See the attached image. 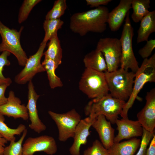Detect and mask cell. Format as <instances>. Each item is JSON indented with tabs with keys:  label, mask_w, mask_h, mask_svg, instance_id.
Wrapping results in <instances>:
<instances>
[{
	"label": "cell",
	"mask_w": 155,
	"mask_h": 155,
	"mask_svg": "<svg viewBox=\"0 0 155 155\" xmlns=\"http://www.w3.org/2000/svg\"><path fill=\"white\" fill-rule=\"evenodd\" d=\"M130 12L127 13L125 23L119 39L121 42L122 55L121 68L126 71L130 69L135 73L139 69L138 63L135 57L132 46L133 28L129 17Z\"/></svg>",
	"instance_id": "cell-7"
},
{
	"label": "cell",
	"mask_w": 155,
	"mask_h": 155,
	"mask_svg": "<svg viewBox=\"0 0 155 155\" xmlns=\"http://www.w3.org/2000/svg\"><path fill=\"white\" fill-rule=\"evenodd\" d=\"M150 3V0H132L131 8L133 12L131 18L133 22H139L149 13Z\"/></svg>",
	"instance_id": "cell-24"
},
{
	"label": "cell",
	"mask_w": 155,
	"mask_h": 155,
	"mask_svg": "<svg viewBox=\"0 0 155 155\" xmlns=\"http://www.w3.org/2000/svg\"><path fill=\"white\" fill-rule=\"evenodd\" d=\"M27 133L26 129L18 141L16 142V140L10 141L9 145L5 147L3 155H23L22 143Z\"/></svg>",
	"instance_id": "cell-27"
},
{
	"label": "cell",
	"mask_w": 155,
	"mask_h": 155,
	"mask_svg": "<svg viewBox=\"0 0 155 155\" xmlns=\"http://www.w3.org/2000/svg\"><path fill=\"white\" fill-rule=\"evenodd\" d=\"M125 103L126 102L115 98L108 93L89 101L84 108V113L86 116L93 119L103 115L111 123L114 124Z\"/></svg>",
	"instance_id": "cell-2"
},
{
	"label": "cell",
	"mask_w": 155,
	"mask_h": 155,
	"mask_svg": "<svg viewBox=\"0 0 155 155\" xmlns=\"http://www.w3.org/2000/svg\"><path fill=\"white\" fill-rule=\"evenodd\" d=\"M28 101L26 107L30 121L29 127L35 132L40 133L46 129V125L39 117L37 108V102L40 95L36 92L32 81L28 82Z\"/></svg>",
	"instance_id": "cell-13"
},
{
	"label": "cell",
	"mask_w": 155,
	"mask_h": 155,
	"mask_svg": "<svg viewBox=\"0 0 155 155\" xmlns=\"http://www.w3.org/2000/svg\"><path fill=\"white\" fill-rule=\"evenodd\" d=\"M47 44L48 48L44 53L45 58L50 59L55 63L56 67L61 63L62 57V49L60 41L57 34L49 40Z\"/></svg>",
	"instance_id": "cell-22"
},
{
	"label": "cell",
	"mask_w": 155,
	"mask_h": 155,
	"mask_svg": "<svg viewBox=\"0 0 155 155\" xmlns=\"http://www.w3.org/2000/svg\"><path fill=\"white\" fill-rule=\"evenodd\" d=\"M65 0H57L54 2L53 6L46 14L45 19H57L64 13L67 8Z\"/></svg>",
	"instance_id": "cell-28"
},
{
	"label": "cell",
	"mask_w": 155,
	"mask_h": 155,
	"mask_svg": "<svg viewBox=\"0 0 155 155\" xmlns=\"http://www.w3.org/2000/svg\"><path fill=\"white\" fill-rule=\"evenodd\" d=\"M83 155H108V150L103 146L100 141L95 140L92 146L85 149Z\"/></svg>",
	"instance_id": "cell-31"
},
{
	"label": "cell",
	"mask_w": 155,
	"mask_h": 155,
	"mask_svg": "<svg viewBox=\"0 0 155 155\" xmlns=\"http://www.w3.org/2000/svg\"><path fill=\"white\" fill-rule=\"evenodd\" d=\"M86 2L87 5H89L91 7L96 8L103 5H106L112 0H86Z\"/></svg>",
	"instance_id": "cell-34"
},
{
	"label": "cell",
	"mask_w": 155,
	"mask_h": 155,
	"mask_svg": "<svg viewBox=\"0 0 155 155\" xmlns=\"http://www.w3.org/2000/svg\"><path fill=\"white\" fill-rule=\"evenodd\" d=\"M140 22L137 31V43L147 41L150 34L155 32V11H150Z\"/></svg>",
	"instance_id": "cell-20"
},
{
	"label": "cell",
	"mask_w": 155,
	"mask_h": 155,
	"mask_svg": "<svg viewBox=\"0 0 155 155\" xmlns=\"http://www.w3.org/2000/svg\"><path fill=\"white\" fill-rule=\"evenodd\" d=\"M104 73L110 94L125 102L128 100L132 92L135 73L121 68Z\"/></svg>",
	"instance_id": "cell-3"
},
{
	"label": "cell",
	"mask_w": 155,
	"mask_h": 155,
	"mask_svg": "<svg viewBox=\"0 0 155 155\" xmlns=\"http://www.w3.org/2000/svg\"><path fill=\"white\" fill-rule=\"evenodd\" d=\"M7 141L0 134V155H3L5 144Z\"/></svg>",
	"instance_id": "cell-37"
},
{
	"label": "cell",
	"mask_w": 155,
	"mask_h": 155,
	"mask_svg": "<svg viewBox=\"0 0 155 155\" xmlns=\"http://www.w3.org/2000/svg\"><path fill=\"white\" fill-rule=\"evenodd\" d=\"M115 123L118 133L115 137L114 143L120 142L125 139H129L142 136L143 128L138 121H133L128 118L117 119Z\"/></svg>",
	"instance_id": "cell-15"
},
{
	"label": "cell",
	"mask_w": 155,
	"mask_h": 155,
	"mask_svg": "<svg viewBox=\"0 0 155 155\" xmlns=\"http://www.w3.org/2000/svg\"><path fill=\"white\" fill-rule=\"evenodd\" d=\"M150 143L149 146L146 150V155H155V134Z\"/></svg>",
	"instance_id": "cell-36"
},
{
	"label": "cell",
	"mask_w": 155,
	"mask_h": 155,
	"mask_svg": "<svg viewBox=\"0 0 155 155\" xmlns=\"http://www.w3.org/2000/svg\"><path fill=\"white\" fill-rule=\"evenodd\" d=\"M10 54V52L5 51L2 52L0 55V85L7 84L10 85L12 83L11 79L5 77L3 73L4 67L10 65V62L8 59Z\"/></svg>",
	"instance_id": "cell-30"
},
{
	"label": "cell",
	"mask_w": 155,
	"mask_h": 155,
	"mask_svg": "<svg viewBox=\"0 0 155 155\" xmlns=\"http://www.w3.org/2000/svg\"><path fill=\"white\" fill-rule=\"evenodd\" d=\"M42 64L46 72L51 88L53 89L62 87L63 84L61 79L55 74V71L57 68L55 62L50 59L44 57Z\"/></svg>",
	"instance_id": "cell-23"
},
{
	"label": "cell",
	"mask_w": 155,
	"mask_h": 155,
	"mask_svg": "<svg viewBox=\"0 0 155 155\" xmlns=\"http://www.w3.org/2000/svg\"><path fill=\"white\" fill-rule=\"evenodd\" d=\"M96 49L102 54L107 66V71H115L120 66L122 55L121 44L120 39L106 37L100 38Z\"/></svg>",
	"instance_id": "cell-9"
},
{
	"label": "cell",
	"mask_w": 155,
	"mask_h": 155,
	"mask_svg": "<svg viewBox=\"0 0 155 155\" xmlns=\"http://www.w3.org/2000/svg\"><path fill=\"white\" fill-rule=\"evenodd\" d=\"M46 43H41L37 52L28 58L24 68L15 77V82L19 84L29 82L37 73L45 71L41 60Z\"/></svg>",
	"instance_id": "cell-10"
},
{
	"label": "cell",
	"mask_w": 155,
	"mask_h": 155,
	"mask_svg": "<svg viewBox=\"0 0 155 155\" xmlns=\"http://www.w3.org/2000/svg\"><path fill=\"white\" fill-rule=\"evenodd\" d=\"M146 42V44L138 52L139 54L144 59L148 58L155 48V39H151Z\"/></svg>",
	"instance_id": "cell-33"
},
{
	"label": "cell",
	"mask_w": 155,
	"mask_h": 155,
	"mask_svg": "<svg viewBox=\"0 0 155 155\" xmlns=\"http://www.w3.org/2000/svg\"><path fill=\"white\" fill-rule=\"evenodd\" d=\"M154 135L143 128L142 138L139 148L135 155H146L147 147Z\"/></svg>",
	"instance_id": "cell-32"
},
{
	"label": "cell",
	"mask_w": 155,
	"mask_h": 155,
	"mask_svg": "<svg viewBox=\"0 0 155 155\" xmlns=\"http://www.w3.org/2000/svg\"><path fill=\"white\" fill-rule=\"evenodd\" d=\"M23 155H34L36 152H43L53 155L57 151V145L55 139L48 135L29 137L22 145Z\"/></svg>",
	"instance_id": "cell-11"
},
{
	"label": "cell",
	"mask_w": 155,
	"mask_h": 155,
	"mask_svg": "<svg viewBox=\"0 0 155 155\" xmlns=\"http://www.w3.org/2000/svg\"><path fill=\"white\" fill-rule=\"evenodd\" d=\"M134 78L132 93L126 102L120 115L123 118H128V111L144 85L148 82H155V53L149 59H144L140 67L135 73Z\"/></svg>",
	"instance_id": "cell-4"
},
{
	"label": "cell",
	"mask_w": 155,
	"mask_h": 155,
	"mask_svg": "<svg viewBox=\"0 0 155 155\" xmlns=\"http://www.w3.org/2000/svg\"><path fill=\"white\" fill-rule=\"evenodd\" d=\"M109 11L102 6L96 8L74 13L70 17L71 31L81 36L90 32L102 33L106 29Z\"/></svg>",
	"instance_id": "cell-1"
},
{
	"label": "cell",
	"mask_w": 155,
	"mask_h": 155,
	"mask_svg": "<svg viewBox=\"0 0 155 155\" xmlns=\"http://www.w3.org/2000/svg\"><path fill=\"white\" fill-rule=\"evenodd\" d=\"M146 104L137 114V120L143 128L151 133H154L155 127V88L147 93Z\"/></svg>",
	"instance_id": "cell-12"
},
{
	"label": "cell",
	"mask_w": 155,
	"mask_h": 155,
	"mask_svg": "<svg viewBox=\"0 0 155 155\" xmlns=\"http://www.w3.org/2000/svg\"><path fill=\"white\" fill-rule=\"evenodd\" d=\"M63 24L64 22L60 19H45L43 24L45 35L41 43H46L53 37L57 34L58 31L62 28Z\"/></svg>",
	"instance_id": "cell-26"
},
{
	"label": "cell",
	"mask_w": 155,
	"mask_h": 155,
	"mask_svg": "<svg viewBox=\"0 0 155 155\" xmlns=\"http://www.w3.org/2000/svg\"><path fill=\"white\" fill-rule=\"evenodd\" d=\"M48 113L57 126L60 141L64 142L73 137L76 128L81 120L80 115L75 109L62 114L51 111Z\"/></svg>",
	"instance_id": "cell-8"
},
{
	"label": "cell",
	"mask_w": 155,
	"mask_h": 155,
	"mask_svg": "<svg viewBox=\"0 0 155 155\" xmlns=\"http://www.w3.org/2000/svg\"><path fill=\"white\" fill-rule=\"evenodd\" d=\"M92 126L98 133L100 142L106 149H108L114 143L115 129L111 123L105 116L100 115L95 119Z\"/></svg>",
	"instance_id": "cell-17"
},
{
	"label": "cell",
	"mask_w": 155,
	"mask_h": 155,
	"mask_svg": "<svg viewBox=\"0 0 155 155\" xmlns=\"http://www.w3.org/2000/svg\"><path fill=\"white\" fill-rule=\"evenodd\" d=\"M4 115L0 113V134L7 141L16 140L15 135H20L26 129V126L20 124L15 129L9 128L5 123Z\"/></svg>",
	"instance_id": "cell-25"
},
{
	"label": "cell",
	"mask_w": 155,
	"mask_h": 155,
	"mask_svg": "<svg viewBox=\"0 0 155 155\" xmlns=\"http://www.w3.org/2000/svg\"><path fill=\"white\" fill-rule=\"evenodd\" d=\"M140 142V140L134 137L127 141L114 143L107 150L108 155H134Z\"/></svg>",
	"instance_id": "cell-19"
},
{
	"label": "cell",
	"mask_w": 155,
	"mask_h": 155,
	"mask_svg": "<svg viewBox=\"0 0 155 155\" xmlns=\"http://www.w3.org/2000/svg\"><path fill=\"white\" fill-rule=\"evenodd\" d=\"M83 62L86 68L103 72L107 70L106 64L102 54L96 49L85 56Z\"/></svg>",
	"instance_id": "cell-21"
},
{
	"label": "cell",
	"mask_w": 155,
	"mask_h": 155,
	"mask_svg": "<svg viewBox=\"0 0 155 155\" xmlns=\"http://www.w3.org/2000/svg\"><path fill=\"white\" fill-rule=\"evenodd\" d=\"M79 88L89 98L93 99L108 94L104 72L85 68L79 82Z\"/></svg>",
	"instance_id": "cell-5"
},
{
	"label": "cell",
	"mask_w": 155,
	"mask_h": 155,
	"mask_svg": "<svg viewBox=\"0 0 155 155\" xmlns=\"http://www.w3.org/2000/svg\"><path fill=\"white\" fill-rule=\"evenodd\" d=\"M23 28L21 27L19 31L10 29L0 20V34L2 38L0 52L7 51L12 54L17 58L19 65L22 67H24L28 58L20 43V36Z\"/></svg>",
	"instance_id": "cell-6"
},
{
	"label": "cell",
	"mask_w": 155,
	"mask_h": 155,
	"mask_svg": "<svg viewBox=\"0 0 155 155\" xmlns=\"http://www.w3.org/2000/svg\"><path fill=\"white\" fill-rule=\"evenodd\" d=\"M89 116L81 119L77 125L73 137V143L69 149L71 155H80L82 145H85L90 135V129L95 119Z\"/></svg>",
	"instance_id": "cell-16"
},
{
	"label": "cell",
	"mask_w": 155,
	"mask_h": 155,
	"mask_svg": "<svg viewBox=\"0 0 155 155\" xmlns=\"http://www.w3.org/2000/svg\"><path fill=\"white\" fill-rule=\"evenodd\" d=\"M9 86L7 84L0 85V106L6 103L7 101V98L5 94L7 88Z\"/></svg>",
	"instance_id": "cell-35"
},
{
	"label": "cell",
	"mask_w": 155,
	"mask_h": 155,
	"mask_svg": "<svg viewBox=\"0 0 155 155\" xmlns=\"http://www.w3.org/2000/svg\"><path fill=\"white\" fill-rule=\"evenodd\" d=\"M132 0H121L118 5L109 12L107 23L112 31L115 32L123 24L131 8Z\"/></svg>",
	"instance_id": "cell-18"
},
{
	"label": "cell",
	"mask_w": 155,
	"mask_h": 155,
	"mask_svg": "<svg viewBox=\"0 0 155 155\" xmlns=\"http://www.w3.org/2000/svg\"><path fill=\"white\" fill-rule=\"evenodd\" d=\"M41 0H25L19 10L18 22L21 24L25 21L33 7L41 2Z\"/></svg>",
	"instance_id": "cell-29"
},
{
	"label": "cell",
	"mask_w": 155,
	"mask_h": 155,
	"mask_svg": "<svg viewBox=\"0 0 155 155\" xmlns=\"http://www.w3.org/2000/svg\"><path fill=\"white\" fill-rule=\"evenodd\" d=\"M0 113L15 119L20 118L26 121L29 119L26 106L21 104L20 99L11 90L9 93L6 102L0 106Z\"/></svg>",
	"instance_id": "cell-14"
}]
</instances>
